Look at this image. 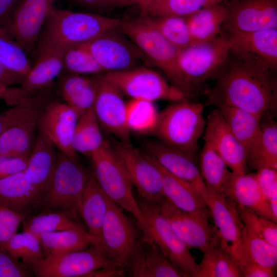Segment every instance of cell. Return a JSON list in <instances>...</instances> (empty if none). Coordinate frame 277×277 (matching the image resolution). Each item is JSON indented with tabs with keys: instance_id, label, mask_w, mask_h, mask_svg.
<instances>
[{
	"instance_id": "6da1fadb",
	"label": "cell",
	"mask_w": 277,
	"mask_h": 277,
	"mask_svg": "<svg viewBox=\"0 0 277 277\" xmlns=\"http://www.w3.org/2000/svg\"><path fill=\"white\" fill-rule=\"evenodd\" d=\"M227 60L209 92L208 105L238 108L262 118L275 116L277 80L275 71L248 64L236 58Z\"/></svg>"
},
{
	"instance_id": "7a4b0ae2",
	"label": "cell",
	"mask_w": 277,
	"mask_h": 277,
	"mask_svg": "<svg viewBox=\"0 0 277 277\" xmlns=\"http://www.w3.org/2000/svg\"><path fill=\"white\" fill-rule=\"evenodd\" d=\"M123 20L54 7L45 22L38 44L64 48L82 44L118 28Z\"/></svg>"
},
{
	"instance_id": "3957f363",
	"label": "cell",
	"mask_w": 277,
	"mask_h": 277,
	"mask_svg": "<svg viewBox=\"0 0 277 277\" xmlns=\"http://www.w3.org/2000/svg\"><path fill=\"white\" fill-rule=\"evenodd\" d=\"M90 174L77 157L58 151L55 170L37 209L60 212L81 222L82 196Z\"/></svg>"
},
{
	"instance_id": "277c9868",
	"label": "cell",
	"mask_w": 277,
	"mask_h": 277,
	"mask_svg": "<svg viewBox=\"0 0 277 277\" xmlns=\"http://www.w3.org/2000/svg\"><path fill=\"white\" fill-rule=\"evenodd\" d=\"M203 110L201 103L186 99L174 102L159 113L153 134L161 142L197 158L199 140L206 123Z\"/></svg>"
},
{
	"instance_id": "5b68a950",
	"label": "cell",
	"mask_w": 277,
	"mask_h": 277,
	"mask_svg": "<svg viewBox=\"0 0 277 277\" xmlns=\"http://www.w3.org/2000/svg\"><path fill=\"white\" fill-rule=\"evenodd\" d=\"M118 29L135 44L150 63L165 73L172 85L188 96L179 66V49L168 42L142 14L136 18L123 20Z\"/></svg>"
},
{
	"instance_id": "8992f818",
	"label": "cell",
	"mask_w": 277,
	"mask_h": 277,
	"mask_svg": "<svg viewBox=\"0 0 277 277\" xmlns=\"http://www.w3.org/2000/svg\"><path fill=\"white\" fill-rule=\"evenodd\" d=\"M95 179L106 195L123 209L130 212L136 219L141 230L147 222L135 200L128 175L107 141L89 157Z\"/></svg>"
},
{
	"instance_id": "52a82bcc",
	"label": "cell",
	"mask_w": 277,
	"mask_h": 277,
	"mask_svg": "<svg viewBox=\"0 0 277 277\" xmlns=\"http://www.w3.org/2000/svg\"><path fill=\"white\" fill-rule=\"evenodd\" d=\"M230 53L226 35L179 50V66L188 96L202 83L213 76H217L228 60Z\"/></svg>"
},
{
	"instance_id": "ba28073f",
	"label": "cell",
	"mask_w": 277,
	"mask_h": 277,
	"mask_svg": "<svg viewBox=\"0 0 277 277\" xmlns=\"http://www.w3.org/2000/svg\"><path fill=\"white\" fill-rule=\"evenodd\" d=\"M146 221L143 233L148 235L170 261L188 277H195L198 264L160 211V204L140 197L137 202Z\"/></svg>"
},
{
	"instance_id": "9c48e42d",
	"label": "cell",
	"mask_w": 277,
	"mask_h": 277,
	"mask_svg": "<svg viewBox=\"0 0 277 277\" xmlns=\"http://www.w3.org/2000/svg\"><path fill=\"white\" fill-rule=\"evenodd\" d=\"M102 76L123 94L131 99L153 102L159 100L176 102L187 97L182 91L169 84L160 73L146 67L106 72Z\"/></svg>"
},
{
	"instance_id": "30bf717a",
	"label": "cell",
	"mask_w": 277,
	"mask_h": 277,
	"mask_svg": "<svg viewBox=\"0 0 277 277\" xmlns=\"http://www.w3.org/2000/svg\"><path fill=\"white\" fill-rule=\"evenodd\" d=\"M29 265L33 273L38 277H89L91 273L102 269L123 270L109 260L101 248L95 245L45 256Z\"/></svg>"
},
{
	"instance_id": "8fae6325",
	"label": "cell",
	"mask_w": 277,
	"mask_h": 277,
	"mask_svg": "<svg viewBox=\"0 0 277 277\" xmlns=\"http://www.w3.org/2000/svg\"><path fill=\"white\" fill-rule=\"evenodd\" d=\"M93 56L105 73L131 69L150 63L140 49L117 28L80 44Z\"/></svg>"
},
{
	"instance_id": "7c38bea8",
	"label": "cell",
	"mask_w": 277,
	"mask_h": 277,
	"mask_svg": "<svg viewBox=\"0 0 277 277\" xmlns=\"http://www.w3.org/2000/svg\"><path fill=\"white\" fill-rule=\"evenodd\" d=\"M101 240V248L106 256L120 268L126 269L138 238L132 222L109 197Z\"/></svg>"
},
{
	"instance_id": "4fadbf2b",
	"label": "cell",
	"mask_w": 277,
	"mask_h": 277,
	"mask_svg": "<svg viewBox=\"0 0 277 277\" xmlns=\"http://www.w3.org/2000/svg\"><path fill=\"white\" fill-rule=\"evenodd\" d=\"M112 147L140 197L160 204L164 200L162 179L153 162L130 142L118 141Z\"/></svg>"
},
{
	"instance_id": "5bb4252c",
	"label": "cell",
	"mask_w": 277,
	"mask_h": 277,
	"mask_svg": "<svg viewBox=\"0 0 277 277\" xmlns=\"http://www.w3.org/2000/svg\"><path fill=\"white\" fill-rule=\"evenodd\" d=\"M226 29L230 52L234 57L262 69L276 70V29L251 32Z\"/></svg>"
},
{
	"instance_id": "9a60e30c",
	"label": "cell",
	"mask_w": 277,
	"mask_h": 277,
	"mask_svg": "<svg viewBox=\"0 0 277 277\" xmlns=\"http://www.w3.org/2000/svg\"><path fill=\"white\" fill-rule=\"evenodd\" d=\"M66 49L38 44L35 62L18 87L10 89V97L14 104L51 86L63 71V57Z\"/></svg>"
},
{
	"instance_id": "2e32d148",
	"label": "cell",
	"mask_w": 277,
	"mask_h": 277,
	"mask_svg": "<svg viewBox=\"0 0 277 277\" xmlns=\"http://www.w3.org/2000/svg\"><path fill=\"white\" fill-rule=\"evenodd\" d=\"M55 1L22 0L2 27L25 51H30L54 7Z\"/></svg>"
},
{
	"instance_id": "e0dca14e",
	"label": "cell",
	"mask_w": 277,
	"mask_h": 277,
	"mask_svg": "<svg viewBox=\"0 0 277 277\" xmlns=\"http://www.w3.org/2000/svg\"><path fill=\"white\" fill-rule=\"evenodd\" d=\"M141 149L168 172L194 187L207 204L209 192L202 177L197 158L157 139L143 141Z\"/></svg>"
},
{
	"instance_id": "ac0fdd59",
	"label": "cell",
	"mask_w": 277,
	"mask_h": 277,
	"mask_svg": "<svg viewBox=\"0 0 277 277\" xmlns=\"http://www.w3.org/2000/svg\"><path fill=\"white\" fill-rule=\"evenodd\" d=\"M97 89L93 109L101 129L119 141L130 143V131L127 123V103L123 94L105 80L97 75Z\"/></svg>"
},
{
	"instance_id": "d6986e66",
	"label": "cell",
	"mask_w": 277,
	"mask_h": 277,
	"mask_svg": "<svg viewBox=\"0 0 277 277\" xmlns=\"http://www.w3.org/2000/svg\"><path fill=\"white\" fill-rule=\"evenodd\" d=\"M160 211L179 238L189 248L203 251L217 238L209 216L183 211L164 200Z\"/></svg>"
},
{
	"instance_id": "ffe728a7",
	"label": "cell",
	"mask_w": 277,
	"mask_h": 277,
	"mask_svg": "<svg viewBox=\"0 0 277 277\" xmlns=\"http://www.w3.org/2000/svg\"><path fill=\"white\" fill-rule=\"evenodd\" d=\"M207 206L221 244L237 261L242 253L246 228L236 204L224 194L209 192Z\"/></svg>"
},
{
	"instance_id": "44dd1931",
	"label": "cell",
	"mask_w": 277,
	"mask_h": 277,
	"mask_svg": "<svg viewBox=\"0 0 277 277\" xmlns=\"http://www.w3.org/2000/svg\"><path fill=\"white\" fill-rule=\"evenodd\" d=\"M78 117L64 101H50L38 118V128L55 145L58 150L69 156L77 157L72 146Z\"/></svg>"
},
{
	"instance_id": "7402d4cb",
	"label": "cell",
	"mask_w": 277,
	"mask_h": 277,
	"mask_svg": "<svg viewBox=\"0 0 277 277\" xmlns=\"http://www.w3.org/2000/svg\"><path fill=\"white\" fill-rule=\"evenodd\" d=\"M227 8L226 29L251 32L277 28L276 0H236Z\"/></svg>"
},
{
	"instance_id": "603a6c76",
	"label": "cell",
	"mask_w": 277,
	"mask_h": 277,
	"mask_svg": "<svg viewBox=\"0 0 277 277\" xmlns=\"http://www.w3.org/2000/svg\"><path fill=\"white\" fill-rule=\"evenodd\" d=\"M204 141L208 142L236 174L247 172L246 152L232 133L217 108L211 112L206 123Z\"/></svg>"
},
{
	"instance_id": "cb8c5ba5",
	"label": "cell",
	"mask_w": 277,
	"mask_h": 277,
	"mask_svg": "<svg viewBox=\"0 0 277 277\" xmlns=\"http://www.w3.org/2000/svg\"><path fill=\"white\" fill-rule=\"evenodd\" d=\"M138 239L128 266L134 277H188L163 253L153 240L143 233Z\"/></svg>"
},
{
	"instance_id": "d4e9b609",
	"label": "cell",
	"mask_w": 277,
	"mask_h": 277,
	"mask_svg": "<svg viewBox=\"0 0 277 277\" xmlns=\"http://www.w3.org/2000/svg\"><path fill=\"white\" fill-rule=\"evenodd\" d=\"M57 149L55 145L38 128L24 171L41 197L48 186L55 170L58 159Z\"/></svg>"
},
{
	"instance_id": "484cf974",
	"label": "cell",
	"mask_w": 277,
	"mask_h": 277,
	"mask_svg": "<svg viewBox=\"0 0 277 277\" xmlns=\"http://www.w3.org/2000/svg\"><path fill=\"white\" fill-rule=\"evenodd\" d=\"M224 195L236 205L252 210L264 217L277 223L269 203L263 193L254 172L236 174L232 172Z\"/></svg>"
},
{
	"instance_id": "4316f807",
	"label": "cell",
	"mask_w": 277,
	"mask_h": 277,
	"mask_svg": "<svg viewBox=\"0 0 277 277\" xmlns=\"http://www.w3.org/2000/svg\"><path fill=\"white\" fill-rule=\"evenodd\" d=\"M97 85V75L90 77L63 71L58 76L57 92L79 118L93 106Z\"/></svg>"
},
{
	"instance_id": "83f0119b",
	"label": "cell",
	"mask_w": 277,
	"mask_h": 277,
	"mask_svg": "<svg viewBox=\"0 0 277 277\" xmlns=\"http://www.w3.org/2000/svg\"><path fill=\"white\" fill-rule=\"evenodd\" d=\"M149 157L161 173L165 200L183 211L210 216L207 203L194 187L171 174Z\"/></svg>"
},
{
	"instance_id": "f1b7e54d",
	"label": "cell",
	"mask_w": 277,
	"mask_h": 277,
	"mask_svg": "<svg viewBox=\"0 0 277 277\" xmlns=\"http://www.w3.org/2000/svg\"><path fill=\"white\" fill-rule=\"evenodd\" d=\"M40 199L24 171L0 178V206L29 213L37 208Z\"/></svg>"
},
{
	"instance_id": "f546056e",
	"label": "cell",
	"mask_w": 277,
	"mask_h": 277,
	"mask_svg": "<svg viewBox=\"0 0 277 277\" xmlns=\"http://www.w3.org/2000/svg\"><path fill=\"white\" fill-rule=\"evenodd\" d=\"M108 200L93 173H90L82 196L81 214L88 232L100 240L102 225L108 210Z\"/></svg>"
},
{
	"instance_id": "4dcf8cb0",
	"label": "cell",
	"mask_w": 277,
	"mask_h": 277,
	"mask_svg": "<svg viewBox=\"0 0 277 277\" xmlns=\"http://www.w3.org/2000/svg\"><path fill=\"white\" fill-rule=\"evenodd\" d=\"M217 109L232 133L244 148L248 158L259 141L261 118L235 107H222Z\"/></svg>"
},
{
	"instance_id": "1f68e13d",
	"label": "cell",
	"mask_w": 277,
	"mask_h": 277,
	"mask_svg": "<svg viewBox=\"0 0 277 277\" xmlns=\"http://www.w3.org/2000/svg\"><path fill=\"white\" fill-rule=\"evenodd\" d=\"M227 12V6L222 3L203 7L186 17L193 44L209 41L217 36Z\"/></svg>"
},
{
	"instance_id": "d6a6232c",
	"label": "cell",
	"mask_w": 277,
	"mask_h": 277,
	"mask_svg": "<svg viewBox=\"0 0 277 277\" xmlns=\"http://www.w3.org/2000/svg\"><path fill=\"white\" fill-rule=\"evenodd\" d=\"M39 238L44 257L84 249L92 245L101 248V240L87 231L66 230L44 232Z\"/></svg>"
},
{
	"instance_id": "836d02e7",
	"label": "cell",
	"mask_w": 277,
	"mask_h": 277,
	"mask_svg": "<svg viewBox=\"0 0 277 277\" xmlns=\"http://www.w3.org/2000/svg\"><path fill=\"white\" fill-rule=\"evenodd\" d=\"M38 117L13 125L0 135V156L29 158L38 130Z\"/></svg>"
},
{
	"instance_id": "e575fe53",
	"label": "cell",
	"mask_w": 277,
	"mask_h": 277,
	"mask_svg": "<svg viewBox=\"0 0 277 277\" xmlns=\"http://www.w3.org/2000/svg\"><path fill=\"white\" fill-rule=\"evenodd\" d=\"M203 252L195 277H242L237 261L219 237Z\"/></svg>"
},
{
	"instance_id": "d590c367",
	"label": "cell",
	"mask_w": 277,
	"mask_h": 277,
	"mask_svg": "<svg viewBox=\"0 0 277 277\" xmlns=\"http://www.w3.org/2000/svg\"><path fill=\"white\" fill-rule=\"evenodd\" d=\"M274 117L266 115L260 120L261 133L258 144L247 158V168L277 170V124Z\"/></svg>"
},
{
	"instance_id": "8d00e7d4",
	"label": "cell",
	"mask_w": 277,
	"mask_h": 277,
	"mask_svg": "<svg viewBox=\"0 0 277 277\" xmlns=\"http://www.w3.org/2000/svg\"><path fill=\"white\" fill-rule=\"evenodd\" d=\"M199 168L208 192L224 194L232 172L221 156L206 141L200 154Z\"/></svg>"
},
{
	"instance_id": "74e56055",
	"label": "cell",
	"mask_w": 277,
	"mask_h": 277,
	"mask_svg": "<svg viewBox=\"0 0 277 277\" xmlns=\"http://www.w3.org/2000/svg\"><path fill=\"white\" fill-rule=\"evenodd\" d=\"M105 141L93 106L78 118L73 137V149L90 157Z\"/></svg>"
},
{
	"instance_id": "f35d334b",
	"label": "cell",
	"mask_w": 277,
	"mask_h": 277,
	"mask_svg": "<svg viewBox=\"0 0 277 277\" xmlns=\"http://www.w3.org/2000/svg\"><path fill=\"white\" fill-rule=\"evenodd\" d=\"M228 0H150L141 3L142 13L151 16L175 15L187 17L197 10Z\"/></svg>"
},
{
	"instance_id": "ab89813d",
	"label": "cell",
	"mask_w": 277,
	"mask_h": 277,
	"mask_svg": "<svg viewBox=\"0 0 277 277\" xmlns=\"http://www.w3.org/2000/svg\"><path fill=\"white\" fill-rule=\"evenodd\" d=\"M24 230L39 236L44 232L75 230L87 231L85 225L58 211H45L23 222Z\"/></svg>"
},
{
	"instance_id": "60d3db41",
	"label": "cell",
	"mask_w": 277,
	"mask_h": 277,
	"mask_svg": "<svg viewBox=\"0 0 277 277\" xmlns=\"http://www.w3.org/2000/svg\"><path fill=\"white\" fill-rule=\"evenodd\" d=\"M159 114L153 102L131 99L127 103V123L130 132L142 135L153 134Z\"/></svg>"
},
{
	"instance_id": "b9f144b4",
	"label": "cell",
	"mask_w": 277,
	"mask_h": 277,
	"mask_svg": "<svg viewBox=\"0 0 277 277\" xmlns=\"http://www.w3.org/2000/svg\"><path fill=\"white\" fill-rule=\"evenodd\" d=\"M143 14L148 22L171 44L179 49L193 44L185 17L151 16Z\"/></svg>"
},
{
	"instance_id": "7bdbcfd3",
	"label": "cell",
	"mask_w": 277,
	"mask_h": 277,
	"mask_svg": "<svg viewBox=\"0 0 277 277\" xmlns=\"http://www.w3.org/2000/svg\"><path fill=\"white\" fill-rule=\"evenodd\" d=\"M0 247L29 265L44 258L39 236L28 231L15 233Z\"/></svg>"
},
{
	"instance_id": "ee69618b",
	"label": "cell",
	"mask_w": 277,
	"mask_h": 277,
	"mask_svg": "<svg viewBox=\"0 0 277 277\" xmlns=\"http://www.w3.org/2000/svg\"><path fill=\"white\" fill-rule=\"evenodd\" d=\"M0 63L10 71L24 77L32 65L25 51L0 26Z\"/></svg>"
},
{
	"instance_id": "f6af8a7d",
	"label": "cell",
	"mask_w": 277,
	"mask_h": 277,
	"mask_svg": "<svg viewBox=\"0 0 277 277\" xmlns=\"http://www.w3.org/2000/svg\"><path fill=\"white\" fill-rule=\"evenodd\" d=\"M63 71L78 75L105 73L91 54L81 45L67 48L63 57Z\"/></svg>"
},
{
	"instance_id": "bcb514c9",
	"label": "cell",
	"mask_w": 277,
	"mask_h": 277,
	"mask_svg": "<svg viewBox=\"0 0 277 277\" xmlns=\"http://www.w3.org/2000/svg\"><path fill=\"white\" fill-rule=\"evenodd\" d=\"M242 255L265 267L273 270L276 269L277 247L253 235L246 228L243 236Z\"/></svg>"
},
{
	"instance_id": "7dc6e473",
	"label": "cell",
	"mask_w": 277,
	"mask_h": 277,
	"mask_svg": "<svg viewBox=\"0 0 277 277\" xmlns=\"http://www.w3.org/2000/svg\"><path fill=\"white\" fill-rule=\"evenodd\" d=\"M236 206L246 229L253 235L277 247L276 223L260 216L245 207Z\"/></svg>"
},
{
	"instance_id": "c3c4849f",
	"label": "cell",
	"mask_w": 277,
	"mask_h": 277,
	"mask_svg": "<svg viewBox=\"0 0 277 277\" xmlns=\"http://www.w3.org/2000/svg\"><path fill=\"white\" fill-rule=\"evenodd\" d=\"M37 113L35 105L25 101L0 113V135L8 128L34 118Z\"/></svg>"
},
{
	"instance_id": "681fc988",
	"label": "cell",
	"mask_w": 277,
	"mask_h": 277,
	"mask_svg": "<svg viewBox=\"0 0 277 277\" xmlns=\"http://www.w3.org/2000/svg\"><path fill=\"white\" fill-rule=\"evenodd\" d=\"M254 173L261 188L268 200L272 213L277 219V170L263 168Z\"/></svg>"
},
{
	"instance_id": "f907efd6",
	"label": "cell",
	"mask_w": 277,
	"mask_h": 277,
	"mask_svg": "<svg viewBox=\"0 0 277 277\" xmlns=\"http://www.w3.org/2000/svg\"><path fill=\"white\" fill-rule=\"evenodd\" d=\"M32 273L29 264L0 247V277H28L32 276Z\"/></svg>"
},
{
	"instance_id": "816d5d0a",
	"label": "cell",
	"mask_w": 277,
	"mask_h": 277,
	"mask_svg": "<svg viewBox=\"0 0 277 277\" xmlns=\"http://www.w3.org/2000/svg\"><path fill=\"white\" fill-rule=\"evenodd\" d=\"M29 214L0 206V246L16 233L20 224L28 217Z\"/></svg>"
},
{
	"instance_id": "f5cc1de1",
	"label": "cell",
	"mask_w": 277,
	"mask_h": 277,
	"mask_svg": "<svg viewBox=\"0 0 277 277\" xmlns=\"http://www.w3.org/2000/svg\"><path fill=\"white\" fill-rule=\"evenodd\" d=\"M242 277H273L274 270L262 266L242 255L237 261Z\"/></svg>"
},
{
	"instance_id": "db71d44e",
	"label": "cell",
	"mask_w": 277,
	"mask_h": 277,
	"mask_svg": "<svg viewBox=\"0 0 277 277\" xmlns=\"http://www.w3.org/2000/svg\"><path fill=\"white\" fill-rule=\"evenodd\" d=\"M28 160L25 157L0 156V178L24 171Z\"/></svg>"
},
{
	"instance_id": "11a10c76",
	"label": "cell",
	"mask_w": 277,
	"mask_h": 277,
	"mask_svg": "<svg viewBox=\"0 0 277 277\" xmlns=\"http://www.w3.org/2000/svg\"><path fill=\"white\" fill-rule=\"evenodd\" d=\"M96 9H113L138 5L137 0H69Z\"/></svg>"
},
{
	"instance_id": "9f6ffc18",
	"label": "cell",
	"mask_w": 277,
	"mask_h": 277,
	"mask_svg": "<svg viewBox=\"0 0 277 277\" xmlns=\"http://www.w3.org/2000/svg\"><path fill=\"white\" fill-rule=\"evenodd\" d=\"M22 0H0V26L11 17Z\"/></svg>"
},
{
	"instance_id": "6f0895ef",
	"label": "cell",
	"mask_w": 277,
	"mask_h": 277,
	"mask_svg": "<svg viewBox=\"0 0 277 277\" xmlns=\"http://www.w3.org/2000/svg\"><path fill=\"white\" fill-rule=\"evenodd\" d=\"M23 76L15 73L0 63V83L8 87L16 85H20Z\"/></svg>"
},
{
	"instance_id": "680465c9",
	"label": "cell",
	"mask_w": 277,
	"mask_h": 277,
	"mask_svg": "<svg viewBox=\"0 0 277 277\" xmlns=\"http://www.w3.org/2000/svg\"><path fill=\"white\" fill-rule=\"evenodd\" d=\"M9 87L0 83V100H4L6 97Z\"/></svg>"
},
{
	"instance_id": "91938a15",
	"label": "cell",
	"mask_w": 277,
	"mask_h": 277,
	"mask_svg": "<svg viewBox=\"0 0 277 277\" xmlns=\"http://www.w3.org/2000/svg\"><path fill=\"white\" fill-rule=\"evenodd\" d=\"M150 1V0H137V1H138V5H139L141 3L147 2V1Z\"/></svg>"
}]
</instances>
